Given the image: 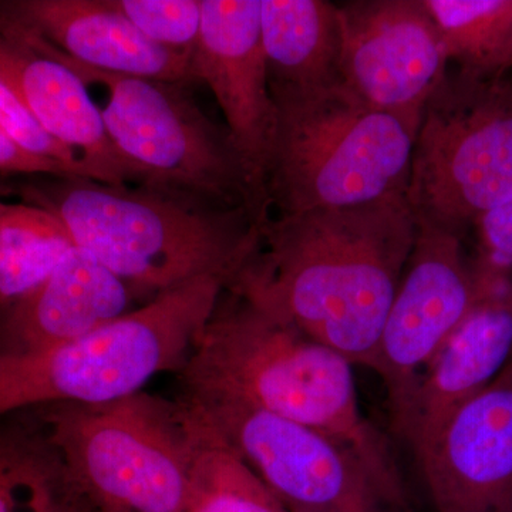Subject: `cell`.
Listing matches in <instances>:
<instances>
[{"instance_id":"1","label":"cell","mask_w":512,"mask_h":512,"mask_svg":"<svg viewBox=\"0 0 512 512\" xmlns=\"http://www.w3.org/2000/svg\"><path fill=\"white\" fill-rule=\"evenodd\" d=\"M416 234L406 192L269 217L228 291L372 369Z\"/></svg>"},{"instance_id":"2","label":"cell","mask_w":512,"mask_h":512,"mask_svg":"<svg viewBox=\"0 0 512 512\" xmlns=\"http://www.w3.org/2000/svg\"><path fill=\"white\" fill-rule=\"evenodd\" d=\"M10 192L49 212L74 248L127 285L158 293L215 276L231 286L258 244L261 222L225 207L146 185L73 177L12 178Z\"/></svg>"},{"instance_id":"3","label":"cell","mask_w":512,"mask_h":512,"mask_svg":"<svg viewBox=\"0 0 512 512\" xmlns=\"http://www.w3.org/2000/svg\"><path fill=\"white\" fill-rule=\"evenodd\" d=\"M178 375L184 397L238 400L311 427L407 487L389 440L360 410L355 366L238 293L221 296Z\"/></svg>"},{"instance_id":"4","label":"cell","mask_w":512,"mask_h":512,"mask_svg":"<svg viewBox=\"0 0 512 512\" xmlns=\"http://www.w3.org/2000/svg\"><path fill=\"white\" fill-rule=\"evenodd\" d=\"M227 289L215 276L192 279L83 338L0 350V419L30 407L114 402L178 372Z\"/></svg>"},{"instance_id":"5","label":"cell","mask_w":512,"mask_h":512,"mask_svg":"<svg viewBox=\"0 0 512 512\" xmlns=\"http://www.w3.org/2000/svg\"><path fill=\"white\" fill-rule=\"evenodd\" d=\"M265 191L278 215L349 208L407 191L416 133L343 83L272 96Z\"/></svg>"},{"instance_id":"6","label":"cell","mask_w":512,"mask_h":512,"mask_svg":"<svg viewBox=\"0 0 512 512\" xmlns=\"http://www.w3.org/2000/svg\"><path fill=\"white\" fill-rule=\"evenodd\" d=\"M42 431L74 497L120 512H184L191 440L184 404L146 392L101 404L40 407Z\"/></svg>"},{"instance_id":"7","label":"cell","mask_w":512,"mask_h":512,"mask_svg":"<svg viewBox=\"0 0 512 512\" xmlns=\"http://www.w3.org/2000/svg\"><path fill=\"white\" fill-rule=\"evenodd\" d=\"M407 201L417 224L466 237L512 197V84L446 73L421 116Z\"/></svg>"},{"instance_id":"8","label":"cell","mask_w":512,"mask_h":512,"mask_svg":"<svg viewBox=\"0 0 512 512\" xmlns=\"http://www.w3.org/2000/svg\"><path fill=\"white\" fill-rule=\"evenodd\" d=\"M46 46L87 87H103L106 103L100 111L107 136L141 184L225 207L245 205L255 215L227 128L205 116L188 84L103 72Z\"/></svg>"},{"instance_id":"9","label":"cell","mask_w":512,"mask_h":512,"mask_svg":"<svg viewBox=\"0 0 512 512\" xmlns=\"http://www.w3.org/2000/svg\"><path fill=\"white\" fill-rule=\"evenodd\" d=\"M190 400L288 512H414L407 487L348 444L238 400Z\"/></svg>"},{"instance_id":"10","label":"cell","mask_w":512,"mask_h":512,"mask_svg":"<svg viewBox=\"0 0 512 512\" xmlns=\"http://www.w3.org/2000/svg\"><path fill=\"white\" fill-rule=\"evenodd\" d=\"M483 292L464 238L417 224L412 254L370 369L382 379L390 419L402 410L417 377Z\"/></svg>"},{"instance_id":"11","label":"cell","mask_w":512,"mask_h":512,"mask_svg":"<svg viewBox=\"0 0 512 512\" xmlns=\"http://www.w3.org/2000/svg\"><path fill=\"white\" fill-rule=\"evenodd\" d=\"M338 6L343 86L417 134L424 107L450 64L426 2L353 0Z\"/></svg>"},{"instance_id":"12","label":"cell","mask_w":512,"mask_h":512,"mask_svg":"<svg viewBox=\"0 0 512 512\" xmlns=\"http://www.w3.org/2000/svg\"><path fill=\"white\" fill-rule=\"evenodd\" d=\"M202 82L224 114L247 180L256 218L271 217L265 180L276 106L261 37V0H201V28L191 50L190 83Z\"/></svg>"},{"instance_id":"13","label":"cell","mask_w":512,"mask_h":512,"mask_svg":"<svg viewBox=\"0 0 512 512\" xmlns=\"http://www.w3.org/2000/svg\"><path fill=\"white\" fill-rule=\"evenodd\" d=\"M410 451L431 512H512V362Z\"/></svg>"},{"instance_id":"14","label":"cell","mask_w":512,"mask_h":512,"mask_svg":"<svg viewBox=\"0 0 512 512\" xmlns=\"http://www.w3.org/2000/svg\"><path fill=\"white\" fill-rule=\"evenodd\" d=\"M0 79L22 100L37 123L79 158L92 180L141 185L113 146L89 87L39 37L0 15Z\"/></svg>"},{"instance_id":"15","label":"cell","mask_w":512,"mask_h":512,"mask_svg":"<svg viewBox=\"0 0 512 512\" xmlns=\"http://www.w3.org/2000/svg\"><path fill=\"white\" fill-rule=\"evenodd\" d=\"M512 362V278L488 286L417 377L392 429L412 447Z\"/></svg>"},{"instance_id":"16","label":"cell","mask_w":512,"mask_h":512,"mask_svg":"<svg viewBox=\"0 0 512 512\" xmlns=\"http://www.w3.org/2000/svg\"><path fill=\"white\" fill-rule=\"evenodd\" d=\"M0 15L83 66L191 84V53L151 42L109 0H5Z\"/></svg>"},{"instance_id":"17","label":"cell","mask_w":512,"mask_h":512,"mask_svg":"<svg viewBox=\"0 0 512 512\" xmlns=\"http://www.w3.org/2000/svg\"><path fill=\"white\" fill-rule=\"evenodd\" d=\"M130 293L119 276L73 248L53 274L12 302L6 328L13 349H37L83 338L126 315Z\"/></svg>"},{"instance_id":"18","label":"cell","mask_w":512,"mask_h":512,"mask_svg":"<svg viewBox=\"0 0 512 512\" xmlns=\"http://www.w3.org/2000/svg\"><path fill=\"white\" fill-rule=\"evenodd\" d=\"M261 37L272 96L342 83V26L336 3L261 0Z\"/></svg>"},{"instance_id":"19","label":"cell","mask_w":512,"mask_h":512,"mask_svg":"<svg viewBox=\"0 0 512 512\" xmlns=\"http://www.w3.org/2000/svg\"><path fill=\"white\" fill-rule=\"evenodd\" d=\"M191 440V483L184 512H288L255 476L200 404L181 397Z\"/></svg>"},{"instance_id":"20","label":"cell","mask_w":512,"mask_h":512,"mask_svg":"<svg viewBox=\"0 0 512 512\" xmlns=\"http://www.w3.org/2000/svg\"><path fill=\"white\" fill-rule=\"evenodd\" d=\"M448 63L471 79H504L512 69V0H424Z\"/></svg>"},{"instance_id":"21","label":"cell","mask_w":512,"mask_h":512,"mask_svg":"<svg viewBox=\"0 0 512 512\" xmlns=\"http://www.w3.org/2000/svg\"><path fill=\"white\" fill-rule=\"evenodd\" d=\"M74 248L49 212L0 197V299L18 301L53 274Z\"/></svg>"},{"instance_id":"22","label":"cell","mask_w":512,"mask_h":512,"mask_svg":"<svg viewBox=\"0 0 512 512\" xmlns=\"http://www.w3.org/2000/svg\"><path fill=\"white\" fill-rule=\"evenodd\" d=\"M62 461L36 431L0 427V512H73Z\"/></svg>"},{"instance_id":"23","label":"cell","mask_w":512,"mask_h":512,"mask_svg":"<svg viewBox=\"0 0 512 512\" xmlns=\"http://www.w3.org/2000/svg\"><path fill=\"white\" fill-rule=\"evenodd\" d=\"M144 37L175 52L191 53L201 28V0H109Z\"/></svg>"},{"instance_id":"24","label":"cell","mask_w":512,"mask_h":512,"mask_svg":"<svg viewBox=\"0 0 512 512\" xmlns=\"http://www.w3.org/2000/svg\"><path fill=\"white\" fill-rule=\"evenodd\" d=\"M0 131L32 156L63 167L74 177L90 178L79 158L49 136L16 93L0 79Z\"/></svg>"},{"instance_id":"25","label":"cell","mask_w":512,"mask_h":512,"mask_svg":"<svg viewBox=\"0 0 512 512\" xmlns=\"http://www.w3.org/2000/svg\"><path fill=\"white\" fill-rule=\"evenodd\" d=\"M473 229L477 244L471 261L478 281L491 285L512 278V197L483 215Z\"/></svg>"},{"instance_id":"26","label":"cell","mask_w":512,"mask_h":512,"mask_svg":"<svg viewBox=\"0 0 512 512\" xmlns=\"http://www.w3.org/2000/svg\"><path fill=\"white\" fill-rule=\"evenodd\" d=\"M36 175L66 177L70 174L60 165L32 156L0 131V177L25 178Z\"/></svg>"},{"instance_id":"27","label":"cell","mask_w":512,"mask_h":512,"mask_svg":"<svg viewBox=\"0 0 512 512\" xmlns=\"http://www.w3.org/2000/svg\"><path fill=\"white\" fill-rule=\"evenodd\" d=\"M74 512H120V511L110 510V508L97 507V505L86 503V501H83V500H80V498L74 497Z\"/></svg>"},{"instance_id":"28","label":"cell","mask_w":512,"mask_h":512,"mask_svg":"<svg viewBox=\"0 0 512 512\" xmlns=\"http://www.w3.org/2000/svg\"><path fill=\"white\" fill-rule=\"evenodd\" d=\"M9 185L6 183V181H3L2 178H0V197H5V195L9 194Z\"/></svg>"}]
</instances>
